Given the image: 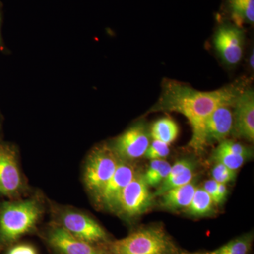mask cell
<instances>
[{
  "label": "cell",
  "mask_w": 254,
  "mask_h": 254,
  "mask_svg": "<svg viewBox=\"0 0 254 254\" xmlns=\"http://www.w3.org/2000/svg\"><path fill=\"white\" fill-rule=\"evenodd\" d=\"M245 89L244 83H238L216 91L202 92L179 82L166 81L160 99L150 111L176 112L183 115L192 128L190 146L201 153L207 146L205 128L211 114L220 105H234Z\"/></svg>",
  "instance_id": "cell-1"
},
{
  "label": "cell",
  "mask_w": 254,
  "mask_h": 254,
  "mask_svg": "<svg viewBox=\"0 0 254 254\" xmlns=\"http://www.w3.org/2000/svg\"><path fill=\"white\" fill-rule=\"evenodd\" d=\"M43 214L36 198L5 201L0 205V249L12 245L36 228Z\"/></svg>",
  "instance_id": "cell-2"
},
{
  "label": "cell",
  "mask_w": 254,
  "mask_h": 254,
  "mask_svg": "<svg viewBox=\"0 0 254 254\" xmlns=\"http://www.w3.org/2000/svg\"><path fill=\"white\" fill-rule=\"evenodd\" d=\"M110 254H179V248L173 237L161 225L136 229L121 240L107 243Z\"/></svg>",
  "instance_id": "cell-3"
},
{
  "label": "cell",
  "mask_w": 254,
  "mask_h": 254,
  "mask_svg": "<svg viewBox=\"0 0 254 254\" xmlns=\"http://www.w3.org/2000/svg\"><path fill=\"white\" fill-rule=\"evenodd\" d=\"M120 161L108 143L96 145L88 153L83 168V180L87 190L94 199L113 176Z\"/></svg>",
  "instance_id": "cell-4"
},
{
  "label": "cell",
  "mask_w": 254,
  "mask_h": 254,
  "mask_svg": "<svg viewBox=\"0 0 254 254\" xmlns=\"http://www.w3.org/2000/svg\"><path fill=\"white\" fill-rule=\"evenodd\" d=\"M57 225L78 240L93 245H105L111 240L101 225L90 215L71 208L60 209Z\"/></svg>",
  "instance_id": "cell-5"
},
{
  "label": "cell",
  "mask_w": 254,
  "mask_h": 254,
  "mask_svg": "<svg viewBox=\"0 0 254 254\" xmlns=\"http://www.w3.org/2000/svg\"><path fill=\"white\" fill-rule=\"evenodd\" d=\"M18 150L14 144L0 141V195L14 198L24 191Z\"/></svg>",
  "instance_id": "cell-6"
},
{
  "label": "cell",
  "mask_w": 254,
  "mask_h": 254,
  "mask_svg": "<svg viewBox=\"0 0 254 254\" xmlns=\"http://www.w3.org/2000/svg\"><path fill=\"white\" fill-rule=\"evenodd\" d=\"M154 197L145 182L143 174L137 170L122 193L118 214L127 219L137 218L149 210Z\"/></svg>",
  "instance_id": "cell-7"
},
{
  "label": "cell",
  "mask_w": 254,
  "mask_h": 254,
  "mask_svg": "<svg viewBox=\"0 0 254 254\" xmlns=\"http://www.w3.org/2000/svg\"><path fill=\"white\" fill-rule=\"evenodd\" d=\"M150 137L146 125L140 122L108 143L119 158L133 163V160L144 156L150 145Z\"/></svg>",
  "instance_id": "cell-8"
},
{
  "label": "cell",
  "mask_w": 254,
  "mask_h": 254,
  "mask_svg": "<svg viewBox=\"0 0 254 254\" xmlns=\"http://www.w3.org/2000/svg\"><path fill=\"white\" fill-rule=\"evenodd\" d=\"M137 170L132 162L120 159L113 176L95 199L98 204L110 212L118 213L122 193L134 177Z\"/></svg>",
  "instance_id": "cell-9"
},
{
  "label": "cell",
  "mask_w": 254,
  "mask_h": 254,
  "mask_svg": "<svg viewBox=\"0 0 254 254\" xmlns=\"http://www.w3.org/2000/svg\"><path fill=\"white\" fill-rule=\"evenodd\" d=\"M48 245L59 254H110L105 245H93L78 240L54 224L47 233Z\"/></svg>",
  "instance_id": "cell-10"
},
{
  "label": "cell",
  "mask_w": 254,
  "mask_h": 254,
  "mask_svg": "<svg viewBox=\"0 0 254 254\" xmlns=\"http://www.w3.org/2000/svg\"><path fill=\"white\" fill-rule=\"evenodd\" d=\"M214 43L219 54L228 64H236L242 59L243 31L233 23L223 22L218 26Z\"/></svg>",
  "instance_id": "cell-11"
},
{
  "label": "cell",
  "mask_w": 254,
  "mask_h": 254,
  "mask_svg": "<svg viewBox=\"0 0 254 254\" xmlns=\"http://www.w3.org/2000/svg\"><path fill=\"white\" fill-rule=\"evenodd\" d=\"M231 134L253 143L254 141V92L245 89L234 104Z\"/></svg>",
  "instance_id": "cell-12"
},
{
  "label": "cell",
  "mask_w": 254,
  "mask_h": 254,
  "mask_svg": "<svg viewBox=\"0 0 254 254\" xmlns=\"http://www.w3.org/2000/svg\"><path fill=\"white\" fill-rule=\"evenodd\" d=\"M234 105H222L214 110L208 118L205 128L207 145L220 143L231 134L233 128Z\"/></svg>",
  "instance_id": "cell-13"
},
{
  "label": "cell",
  "mask_w": 254,
  "mask_h": 254,
  "mask_svg": "<svg viewBox=\"0 0 254 254\" xmlns=\"http://www.w3.org/2000/svg\"><path fill=\"white\" fill-rule=\"evenodd\" d=\"M196 188L195 182L192 181L183 186L168 190L160 195V206L171 211L186 209L190 205Z\"/></svg>",
  "instance_id": "cell-14"
},
{
  "label": "cell",
  "mask_w": 254,
  "mask_h": 254,
  "mask_svg": "<svg viewBox=\"0 0 254 254\" xmlns=\"http://www.w3.org/2000/svg\"><path fill=\"white\" fill-rule=\"evenodd\" d=\"M224 9L234 24L242 28L254 23V0H224Z\"/></svg>",
  "instance_id": "cell-15"
},
{
  "label": "cell",
  "mask_w": 254,
  "mask_h": 254,
  "mask_svg": "<svg viewBox=\"0 0 254 254\" xmlns=\"http://www.w3.org/2000/svg\"><path fill=\"white\" fill-rule=\"evenodd\" d=\"M216 206L210 195L203 188L197 187L191 201L185 209V212L195 218L208 217L215 213Z\"/></svg>",
  "instance_id": "cell-16"
},
{
  "label": "cell",
  "mask_w": 254,
  "mask_h": 254,
  "mask_svg": "<svg viewBox=\"0 0 254 254\" xmlns=\"http://www.w3.org/2000/svg\"><path fill=\"white\" fill-rule=\"evenodd\" d=\"M150 136L153 140L170 145L177 139L179 127L173 119L165 117L155 121L150 127Z\"/></svg>",
  "instance_id": "cell-17"
},
{
  "label": "cell",
  "mask_w": 254,
  "mask_h": 254,
  "mask_svg": "<svg viewBox=\"0 0 254 254\" xmlns=\"http://www.w3.org/2000/svg\"><path fill=\"white\" fill-rule=\"evenodd\" d=\"M253 242L254 232H247L215 250V254H250Z\"/></svg>",
  "instance_id": "cell-18"
},
{
  "label": "cell",
  "mask_w": 254,
  "mask_h": 254,
  "mask_svg": "<svg viewBox=\"0 0 254 254\" xmlns=\"http://www.w3.org/2000/svg\"><path fill=\"white\" fill-rule=\"evenodd\" d=\"M171 165L164 160H153L143 174L148 187H158L168 176Z\"/></svg>",
  "instance_id": "cell-19"
},
{
  "label": "cell",
  "mask_w": 254,
  "mask_h": 254,
  "mask_svg": "<svg viewBox=\"0 0 254 254\" xmlns=\"http://www.w3.org/2000/svg\"><path fill=\"white\" fill-rule=\"evenodd\" d=\"M195 163H192L188 168L185 169L182 173L179 174L176 176L169 180H164L155 190L154 196H160L163 194L168 190L176 188V187L183 186L187 184L190 183L193 180L195 176Z\"/></svg>",
  "instance_id": "cell-20"
},
{
  "label": "cell",
  "mask_w": 254,
  "mask_h": 254,
  "mask_svg": "<svg viewBox=\"0 0 254 254\" xmlns=\"http://www.w3.org/2000/svg\"><path fill=\"white\" fill-rule=\"evenodd\" d=\"M211 160L215 163L223 164L231 170H236L242 168L250 158L242 155L231 154V153H225V152L220 151L215 149L213 150L211 155Z\"/></svg>",
  "instance_id": "cell-21"
},
{
  "label": "cell",
  "mask_w": 254,
  "mask_h": 254,
  "mask_svg": "<svg viewBox=\"0 0 254 254\" xmlns=\"http://www.w3.org/2000/svg\"><path fill=\"white\" fill-rule=\"evenodd\" d=\"M215 149L225 152V153H231V154L248 157L250 158L253 157V151L251 148L242 143H237V142L231 141V140L226 139L220 142Z\"/></svg>",
  "instance_id": "cell-22"
},
{
  "label": "cell",
  "mask_w": 254,
  "mask_h": 254,
  "mask_svg": "<svg viewBox=\"0 0 254 254\" xmlns=\"http://www.w3.org/2000/svg\"><path fill=\"white\" fill-rule=\"evenodd\" d=\"M236 170H231L223 164L215 163L212 170L213 180L218 183L227 184L235 181L237 177Z\"/></svg>",
  "instance_id": "cell-23"
},
{
  "label": "cell",
  "mask_w": 254,
  "mask_h": 254,
  "mask_svg": "<svg viewBox=\"0 0 254 254\" xmlns=\"http://www.w3.org/2000/svg\"><path fill=\"white\" fill-rule=\"evenodd\" d=\"M170 154L169 145L163 142L153 140L145 152L144 156L148 160H164Z\"/></svg>",
  "instance_id": "cell-24"
},
{
  "label": "cell",
  "mask_w": 254,
  "mask_h": 254,
  "mask_svg": "<svg viewBox=\"0 0 254 254\" xmlns=\"http://www.w3.org/2000/svg\"><path fill=\"white\" fill-rule=\"evenodd\" d=\"M193 163L194 162L192 161L190 158H182L177 160L176 163L174 164L173 166H171L170 173H169L168 176L167 177L165 180L173 178V177L182 173L185 169L188 168L190 165Z\"/></svg>",
  "instance_id": "cell-25"
},
{
  "label": "cell",
  "mask_w": 254,
  "mask_h": 254,
  "mask_svg": "<svg viewBox=\"0 0 254 254\" xmlns=\"http://www.w3.org/2000/svg\"><path fill=\"white\" fill-rule=\"evenodd\" d=\"M6 254H38L36 247L28 243L18 244L12 246Z\"/></svg>",
  "instance_id": "cell-26"
},
{
  "label": "cell",
  "mask_w": 254,
  "mask_h": 254,
  "mask_svg": "<svg viewBox=\"0 0 254 254\" xmlns=\"http://www.w3.org/2000/svg\"><path fill=\"white\" fill-rule=\"evenodd\" d=\"M210 195V196L213 198V201L215 204L218 205V182L211 179V180H207L205 182L203 187H202Z\"/></svg>",
  "instance_id": "cell-27"
},
{
  "label": "cell",
  "mask_w": 254,
  "mask_h": 254,
  "mask_svg": "<svg viewBox=\"0 0 254 254\" xmlns=\"http://www.w3.org/2000/svg\"><path fill=\"white\" fill-rule=\"evenodd\" d=\"M227 193H228V190H227V185L218 183V205H221L225 201Z\"/></svg>",
  "instance_id": "cell-28"
},
{
  "label": "cell",
  "mask_w": 254,
  "mask_h": 254,
  "mask_svg": "<svg viewBox=\"0 0 254 254\" xmlns=\"http://www.w3.org/2000/svg\"><path fill=\"white\" fill-rule=\"evenodd\" d=\"M3 5L0 1V52L6 53L7 51L2 37Z\"/></svg>",
  "instance_id": "cell-29"
},
{
  "label": "cell",
  "mask_w": 254,
  "mask_h": 254,
  "mask_svg": "<svg viewBox=\"0 0 254 254\" xmlns=\"http://www.w3.org/2000/svg\"><path fill=\"white\" fill-rule=\"evenodd\" d=\"M179 254H215V251H204V252H182L181 253Z\"/></svg>",
  "instance_id": "cell-30"
},
{
  "label": "cell",
  "mask_w": 254,
  "mask_h": 254,
  "mask_svg": "<svg viewBox=\"0 0 254 254\" xmlns=\"http://www.w3.org/2000/svg\"><path fill=\"white\" fill-rule=\"evenodd\" d=\"M254 53H252V55H251V56H250V66H251V67H252V68H254Z\"/></svg>",
  "instance_id": "cell-31"
},
{
  "label": "cell",
  "mask_w": 254,
  "mask_h": 254,
  "mask_svg": "<svg viewBox=\"0 0 254 254\" xmlns=\"http://www.w3.org/2000/svg\"><path fill=\"white\" fill-rule=\"evenodd\" d=\"M1 126H2V117H1V114L0 113V133L1 131Z\"/></svg>",
  "instance_id": "cell-32"
}]
</instances>
